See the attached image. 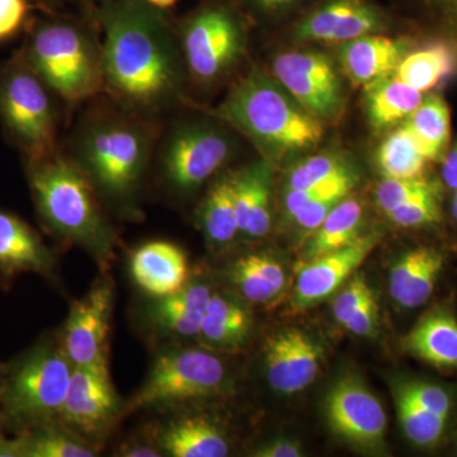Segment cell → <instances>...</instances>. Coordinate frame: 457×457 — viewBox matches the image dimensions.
Instances as JSON below:
<instances>
[{"instance_id":"53","label":"cell","mask_w":457,"mask_h":457,"mask_svg":"<svg viewBox=\"0 0 457 457\" xmlns=\"http://www.w3.org/2000/svg\"><path fill=\"white\" fill-rule=\"evenodd\" d=\"M0 425H2V409H0Z\"/></svg>"},{"instance_id":"8","label":"cell","mask_w":457,"mask_h":457,"mask_svg":"<svg viewBox=\"0 0 457 457\" xmlns=\"http://www.w3.org/2000/svg\"><path fill=\"white\" fill-rule=\"evenodd\" d=\"M73 365L62 347L42 343L12 370L3 404L17 426H40L62 417Z\"/></svg>"},{"instance_id":"18","label":"cell","mask_w":457,"mask_h":457,"mask_svg":"<svg viewBox=\"0 0 457 457\" xmlns=\"http://www.w3.org/2000/svg\"><path fill=\"white\" fill-rule=\"evenodd\" d=\"M130 270L141 290L154 299L177 293L188 282L185 252L163 240L139 246L131 255Z\"/></svg>"},{"instance_id":"41","label":"cell","mask_w":457,"mask_h":457,"mask_svg":"<svg viewBox=\"0 0 457 457\" xmlns=\"http://www.w3.org/2000/svg\"><path fill=\"white\" fill-rule=\"evenodd\" d=\"M33 9L32 0H0V44L27 29Z\"/></svg>"},{"instance_id":"42","label":"cell","mask_w":457,"mask_h":457,"mask_svg":"<svg viewBox=\"0 0 457 457\" xmlns=\"http://www.w3.org/2000/svg\"><path fill=\"white\" fill-rule=\"evenodd\" d=\"M374 294L362 275L352 278L333 302L332 312L339 324H345L361 303Z\"/></svg>"},{"instance_id":"31","label":"cell","mask_w":457,"mask_h":457,"mask_svg":"<svg viewBox=\"0 0 457 457\" xmlns=\"http://www.w3.org/2000/svg\"><path fill=\"white\" fill-rule=\"evenodd\" d=\"M198 222L212 245H227L239 236L236 207V173L225 174L207 192Z\"/></svg>"},{"instance_id":"19","label":"cell","mask_w":457,"mask_h":457,"mask_svg":"<svg viewBox=\"0 0 457 457\" xmlns=\"http://www.w3.org/2000/svg\"><path fill=\"white\" fill-rule=\"evenodd\" d=\"M54 258L35 228L20 216L0 210V272L13 278L23 272L50 275Z\"/></svg>"},{"instance_id":"4","label":"cell","mask_w":457,"mask_h":457,"mask_svg":"<svg viewBox=\"0 0 457 457\" xmlns=\"http://www.w3.org/2000/svg\"><path fill=\"white\" fill-rule=\"evenodd\" d=\"M215 116L245 135L272 162L314 149L324 134L323 122L258 68L234 84Z\"/></svg>"},{"instance_id":"39","label":"cell","mask_w":457,"mask_h":457,"mask_svg":"<svg viewBox=\"0 0 457 457\" xmlns=\"http://www.w3.org/2000/svg\"><path fill=\"white\" fill-rule=\"evenodd\" d=\"M437 191L436 185L425 177L418 179H384L376 189V201L385 213L420 195Z\"/></svg>"},{"instance_id":"45","label":"cell","mask_w":457,"mask_h":457,"mask_svg":"<svg viewBox=\"0 0 457 457\" xmlns=\"http://www.w3.org/2000/svg\"><path fill=\"white\" fill-rule=\"evenodd\" d=\"M242 12L245 9L249 13L260 17H275L284 12L290 11L305 0H230Z\"/></svg>"},{"instance_id":"48","label":"cell","mask_w":457,"mask_h":457,"mask_svg":"<svg viewBox=\"0 0 457 457\" xmlns=\"http://www.w3.org/2000/svg\"><path fill=\"white\" fill-rule=\"evenodd\" d=\"M429 11L457 29V0H422Z\"/></svg>"},{"instance_id":"51","label":"cell","mask_w":457,"mask_h":457,"mask_svg":"<svg viewBox=\"0 0 457 457\" xmlns=\"http://www.w3.org/2000/svg\"><path fill=\"white\" fill-rule=\"evenodd\" d=\"M150 4L154 5L156 8L165 9V11H170L174 4H176L179 0H147Z\"/></svg>"},{"instance_id":"3","label":"cell","mask_w":457,"mask_h":457,"mask_svg":"<svg viewBox=\"0 0 457 457\" xmlns=\"http://www.w3.org/2000/svg\"><path fill=\"white\" fill-rule=\"evenodd\" d=\"M32 18L21 50L57 98L80 104L104 93L101 37L90 12H44Z\"/></svg>"},{"instance_id":"35","label":"cell","mask_w":457,"mask_h":457,"mask_svg":"<svg viewBox=\"0 0 457 457\" xmlns=\"http://www.w3.org/2000/svg\"><path fill=\"white\" fill-rule=\"evenodd\" d=\"M22 457H93L95 450L71 433L45 427L31 436L21 437Z\"/></svg>"},{"instance_id":"33","label":"cell","mask_w":457,"mask_h":457,"mask_svg":"<svg viewBox=\"0 0 457 457\" xmlns=\"http://www.w3.org/2000/svg\"><path fill=\"white\" fill-rule=\"evenodd\" d=\"M376 162L384 179H418L423 177L429 163L404 123L380 144Z\"/></svg>"},{"instance_id":"15","label":"cell","mask_w":457,"mask_h":457,"mask_svg":"<svg viewBox=\"0 0 457 457\" xmlns=\"http://www.w3.org/2000/svg\"><path fill=\"white\" fill-rule=\"evenodd\" d=\"M323 347L297 328L270 336L264 345L267 378L273 390L293 395L317 378Z\"/></svg>"},{"instance_id":"40","label":"cell","mask_w":457,"mask_h":457,"mask_svg":"<svg viewBox=\"0 0 457 457\" xmlns=\"http://www.w3.org/2000/svg\"><path fill=\"white\" fill-rule=\"evenodd\" d=\"M396 392L407 396L408 399L416 403L420 407L425 408L426 411L449 418L451 408H453V399H451L450 394L438 385L414 381V383L400 385Z\"/></svg>"},{"instance_id":"52","label":"cell","mask_w":457,"mask_h":457,"mask_svg":"<svg viewBox=\"0 0 457 457\" xmlns=\"http://www.w3.org/2000/svg\"><path fill=\"white\" fill-rule=\"evenodd\" d=\"M453 218H455V220L457 221V188L455 189V195H453Z\"/></svg>"},{"instance_id":"37","label":"cell","mask_w":457,"mask_h":457,"mask_svg":"<svg viewBox=\"0 0 457 457\" xmlns=\"http://www.w3.org/2000/svg\"><path fill=\"white\" fill-rule=\"evenodd\" d=\"M356 173L351 170L314 187L287 191L285 197L286 215L288 219H293L303 207L323 198L347 197L356 186Z\"/></svg>"},{"instance_id":"11","label":"cell","mask_w":457,"mask_h":457,"mask_svg":"<svg viewBox=\"0 0 457 457\" xmlns=\"http://www.w3.org/2000/svg\"><path fill=\"white\" fill-rule=\"evenodd\" d=\"M270 69L295 101L321 122L341 116L345 89L329 57L314 50L286 51L275 56Z\"/></svg>"},{"instance_id":"12","label":"cell","mask_w":457,"mask_h":457,"mask_svg":"<svg viewBox=\"0 0 457 457\" xmlns=\"http://www.w3.org/2000/svg\"><path fill=\"white\" fill-rule=\"evenodd\" d=\"M113 288L108 279L93 286L71 306L62 336V350L73 368L108 370V335Z\"/></svg>"},{"instance_id":"43","label":"cell","mask_w":457,"mask_h":457,"mask_svg":"<svg viewBox=\"0 0 457 457\" xmlns=\"http://www.w3.org/2000/svg\"><path fill=\"white\" fill-rule=\"evenodd\" d=\"M343 198L345 197H328L309 204L294 216L293 220L303 233L312 236L327 218L328 213L332 212L336 204L341 203Z\"/></svg>"},{"instance_id":"46","label":"cell","mask_w":457,"mask_h":457,"mask_svg":"<svg viewBox=\"0 0 457 457\" xmlns=\"http://www.w3.org/2000/svg\"><path fill=\"white\" fill-rule=\"evenodd\" d=\"M303 455L299 442L288 438L267 442L252 453L254 457H302Z\"/></svg>"},{"instance_id":"28","label":"cell","mask_w":457,"mask_h":457,"mask_svg":"<svg viewBox=\"0 0 457 457\" xmlns=\"http://www.w3.org/2000/svg\"><path fill=\"white\" fill-rule=\"evenodd\" d=\"M233 285L248 302L267 303L284 290V267L276 258L267 253L243 255L234 262L228 270Z\"/></svg>"},{"instance_id":"1","label":"cell","mask_w":457,"mask_h":457,"mask_svg":"<svg viewBox=\"0 0 457 457\" xmlns=\"http://www.w3.org/2000/svg\"><path fill=\"white\" fill-rule=\"evenodd\" d=\"M104 93L117 106L159 123L187 104L188 77L170 11L147 0H96Z\"/></svg>"},{"instance_id":"20","label":"cell","mask_w":457,"mask_h":457,"mask_svg":"<svg viewBox=\"0 0 457 457\" xmlns=\"http://www.w3.org/2000/svg\"><path fill=\"white\" fill-rule=\"evenodd\" d=\"M404 55V42L378 35L343 42L338 50L339 64L348 79L363 87L393 75Z\"/></svg>"},{"instance_id":"14","label":"cell","mask_w":457,"mask_h":457,"mask_svg":"<svg viewBox=\"0 0 457 457\" xmlns=\"http://www.w3.org/2000/svg\"><path fill=\"white\" fill-rule=\"evenodd\" d=\"M386 26L383 12L370 0H324L295 27L300 41L347 42L381 32Z\"/></svg>"},{"instance_id":"6","label":"cell","mask_w":457,"mask_h":457,"mask_svg":"<svg viewBox=\"0 0 457 457\" xmlns=\"http://www.w3.org/2000/svg\"><path fill=\"white\" fill-rule=\"evenodd\" d=\"M174 23L189 84L216 86L245 59V18L230 0H206Z\"/></svg>"},{"instance_id":"17","label":"cell","mask_w":457,"mask_h":457,"mask_svg":"<svg viewBox=\"0 0 457 457\" xmlns=\"http://www.w3.org/2000/svg\"><path fill=\"white\" fill-rule=\"evenodd\" d=\"M378 240L380 234L372 231L345 248L303 262L295 287V305L309 308L335 294L371 254Z\"/></svg>"},{"instance_id":"49","label":"cell","mask_w":457,"mask_h":457,"mask_svg":"<svg viewBox=\"0 0 457 457\" xmlns=\"http://www.w3.org/2000/svg\"><path fill=\"white\" fill-rule=\"evenodd\" d=\"M442 179L447 187L457 188V141L442 159Z\"/></svg>"},{"instance_id":"10","label":"cell","mask_w":457,"mask_h":457,"mask_svg":"<svg viewBox=\"0 0 457 457\" xmlns=\"http://www.w3.org/2000/svg\"><path fill=\"white\" fill-rule=\"evenodd\" d=\"M227 384V368L215 354L195 348L165 351L156 357L145 383L128 411L173 407L218 395Z\"/></svg>"},{"instance_id":"22","label":"cell","mask_w":457,"mask_h":457,"mask_svg":"<svg viewBox=\"0 0 457 457\" xmlns=\"http://www.w3.org/2000/svg\"><path fill=\"white\" fill-rule=\"evenodd\" d=\"M273 162H254L236 173V207L239 233L251 239L267 236L270 228Z\"/></svg>"},{"instance_id":"16","label":"cell","mask_w":457,"mask_h":457,"mask_svg":"<svg viewBox=\"0 0 457 457\" xmlns=\"http://www.w3.org/2000/svg\"><path fill=\"white\" fill-rule=\"evenodd\" d=\"M119 411V399L108 370L73 368L62 420L75 431L97 436L106 431Z\"/></svg>"},{"instance_id":"44","label":"cell","mask_w":457,"mask_h":457,"mask_svg":"<svg viewBox=\"0 0 457 457\" xmlns=\"http://www.w3.org/2000/svg\"><path fill=\"white\" fill-rule=\"evenodd\" d=\"M378 320V306L375 294L369 296L350 319L343 324V327L352 335L370 337L374 335Z\"/></svg>"},{"instance_id":"32","label":"cell","mask_w":457,"mask_h":457,"mask_svg":"<svg viewBox=\"0 0 457 457\" xmlns=\"http://www.w3.org/2000/svg\"><path fill=\"white\" fill-rule=\"evenodd\" d=\"M403 123L416 137L429 162L444 159L450 143L451 116L449 104L441 96L423 98L422 104Z\"/></svg>"},{"instance_id":"25","label":"cell","mask_w":457,"mask_h":457,"mask_svg":"<svg viewBox=\"0 0 457 457\" xmlns=\"http://www.w3.org/2000/svg\"><path fill=\"white\" fill-rule=\"evenodd\" d=\"M404 350L429 365L457 371V319L449 309H433L405 337Z\"/></svg>"},{"instance_id":"36","label":"cell","mask_w":457,"mask_h":457,"mask_svg":"<svg viewBox=\"0 0 457 457\" xmlns=\"http://www.w3.org/2000/svg\"><path fill=\"white\" fill-rule=\"evenodd\" d=\"M351 170H353V168L347 161L335 153L311 156L290 171L287 191L314 187Z\"/></svg>"},{"instance_id":"38","label":"cell","mask_w":457,"mask_h":457,"mask_svg":"<svg viewBox=\"0 0 457 457\" xmlns=\"http://www.w3.org/2000/svg\"><path fill=\"white\" fill-rule=\"evenodd\" d=\"M393 224L402 228H420L435 224L441 220V206L438 203V191L420 195L408 203L400 204L386 212Z\"/></svg>"},{"instance_id":"29","label":"cell","mask_w":457,"mask_h":457,"mask_svg":"<svg viewBox=\"0 0 457 457\" xmlns=\"http://www.w3.org/2000/svg\"><path fill=\"white\" fill-rule=\"evenodd\" d=\"M457 47L450 42H436L404 55L394 77L420 92H429L456 73Z\"/></svg>"},{"instance_id":"21","label":"cell","mask_w":457,"mask_h":457,"mask_svg":"<svg viewBox=\"0 0 457 457\" xmlns=\"http://www.w3.org/2000/svg\"><path fill=\"white\" fill-rule=\"evenodd\" d=\"M445 257L431 246L405 252L394 264L389 290L402 308L414 309L428 302L444 270Z\"/></svg>"},{"instance_id":"50","label":"cell","mask_w":457,"mask_h":457,"mask_svg":"<svg viewBox=\"0 0 457 457\" xmlns=\"http://www.w3.org/2000/svg\"><path fill=\"white\" fill-rule=\"evenodd\" d=\"M163 455L158 447H149L145 445H128L120 450L119 456L122 457H159Z\"/></svg>"},{"instance_id":"27","label":"cell","mask_w":457,"mask_h":457,"mask_svg":"<svg viewBox=\"0 0 457 457\" xmlns=\"http://www.w3.org/2000/svg\"><path fill=\"white\" fill-rule=\"evenodd\" d=\"M423 93L389 75L365 87V107L370 123L385 130L404 122L422 104Z\"/></svg>"},{"instance_id":"47","label":"cell","mask_w":457,"mask_h":457,"mask_svg":"<svg viewBox=\"0 0 457 457\" xmlns=\"http://www.w3.org/2000/svg\"><path fill=\"white\" fill-rule=\"evenodd\" d=\"M42 12H90L96 0H32Z\"/></svg>"},{"instance_id":"34","label":"cell","mask_w":457,"mask_h":457,"mask_svg":"<svg viewBox=\"0 0 457 457\" xmlns=\"http://www.w3.org/2000/svg\"><path fill=\"white\" fill-rule=\"evenodd\" d=\"M395 403L400 425L409 440L422 447L432 446L440 441L446 427V417L426 411L399 392H396Z\"/></svg>"},{"instance_id":"2","label":"cell","mask_w":457,"mask_h":457,"mask_svg":"<svg viewBox=\"0 0 457 457\" xmlns=\"http://www.w3.org/2000/svg\"><path fill=\"white\" fill-rule=\"evenodd\" d=\"M159 123L110 104L88 111L71 135L69 158L101 197L134 212L158 141Z\"/></svg>"},{"instance_id":"5","label":"cell","mask_w":457,"mask_h":457,"mask_svg":"<svg viewBox=\"0 0 457 457\" xmlns=\"http://www.w3.org/2000/svg\"><path fill=\"white\" fill-rule=\"evenodd\" d=\"M27 164L32 196L45 224L57 237L86 249L99 264L110 263L116 234L83 171L60 149Z\"/></svg>"},{"instance_id":"9","label":"cell","mask_w":457,"mask_h":457,"mask_svg":"<svg viewBox=\"0 0 457 457\" xmlns=\"http://www.w3.org/2000/svg\"><path fill=\"white\" fill-rule=\"evenodd\" d=\"M221 123L179 120L156 141L159 173L170 192L194 194L231 158L233 139Z\"/></svg>"},{"instance_id":"13","label":"cell","mask_w":457,"mask_h":457,"mask_svg":"<svg viewBox=\"0 0 457 457\" xmlns=\"http://www.w3.org/2000/svg\"><path fill=\"white\" fill-rule=\"evenodd\" d=\"M326 416L336 435L359 446L381 444L386 414L380 400L356 376H345L329 390Z\"/></svg>"},{"instance_id":"30","label":"cell","mask_w":457,"mask_h":457,"mask_svg":"<svg viewBox=\"0 0 457 457\" xmlns=\"http://www.w3.org/2000/svg\"><path fill=\"white\" fill-rule=\"evenodd\" d=\"M362 204L354 197L343 198L312 234L303 260H314L356 242L362 236Z\"/></svg>"},{"instance_id":"26","label":"cell","mask_w":457,"mask_h":457,"mask_svg":"<svg viewBox=\"0 0 457 457\" xmlns=\"http://www.w3.org/2000/svg\"><path fill=\"white\" fill-rule=\"evenodd\" d=\"M252 328L253 318L242 303L225 295L213 294L198 337L212 350L233 352L245 345Z\"/></svg>"},{"instance_id":"7","label":"cell","mask_w":457,"mask_h":457,"mask_svg":"<svg viewBox=\"0 0 457 457\" xmlns=\"http://www.w3.org/2000/svg\"><path fill=\"white\" fill-rule=\"evenodd\" d=\"M54 97L21 51L0 65V122L27 162L59 150Z\"/></svg>"},{"instance_id":"23","label":"cell","mask_w":457,"mask_h":457,"mask_svg":"<svg viewBox=\"0 0 457 457\" xmlns=\"http://www.w3.org/2000/svg\"><path fill=\"white\" fill-rule=\"evenodd\" d=\"M156 447L173 457H225L230 446L215 423L203 416L168 420L156 435Z\"/></svg>"},{"instance_id":"24","label":"cell","mask_w":457,"mask_h":457,"mask_svg":"<svg viewBox=\"0 0 457 457\" xmlns=\"http://www.w3.org/2000/svg\"><path fill=\"white\" fill-rule=\"evenodd\" d=\"M212 295L209 286L187 282L177 293L155 299L149 308L150 323L164 335L196 337Z\"/></svg>"}]
</instances>
